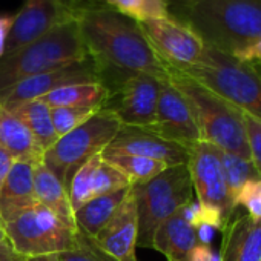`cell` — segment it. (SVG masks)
<instances>
[{"instance_id":"obj_12","label":"cell","mask_w":261,"mask_h":261,"mask_svg":"<svg viewBox=\"0 0 261 261\" xmlns=\"http://www.w3.org/2000/svg\"><path fill=\"white\" fill-rule=\"evenodd\" d=\"M71 19H74V5L66 0H25L22 8L14 14L5 54L36 42Z\"/></svg>"},{"instance_id":"obj_1","label":"cell","mask_w":261,"mask_h":261,"mask_svg":"<svg viewBox=\"0 0 261 261\" xmlns=\"http://www.w3.org/2000/svg\"><path fill=\"white\" fill-rule=\"evenodd\" d=\"M74 19L86 51L97 66L100 82L108 91L130 74L169 80L166 63L136 20L108 5H74Z\"/></svg>"},{"instance_id":"obj_21","label":"cell","mask_w":261,"mask_h":261,"mask_svg":"<svg viewBox=\"0 0 261 261\" xmlns=\"http://www.w3.org/2000/svg\"><path fill=\"white\" fill-rule=\"evenodd\" d=\"M34 194L37 203L54 212L63 223L77 227L68 189L43 162H39L34 168Z\"/></svg>"},{"instance_id":"obj_37","label":"cell","mask_w":261,"mask_h":261,"mask_svg":"<svg viewBox=\"0 0 261 261\" xmlns=\"http://www.w3.org/2000/svg\"><path fill=\"white\" fill-rule=\"evenodd\" d=\"M13 163H14V159L4 148H0V189H2V185H4L11 166H13ZM0 223H2V220H0Z\"/></svg>"},{"instance_id":"obj_43","label":"cell","mask_w":261,"mask_h":261,"mask_svg":"<svg viewBox=\"0 0 261 261\" xmlns=\"http://www.w3.org/2000/svg\"><path fill=\"white\" fill-rule=\"evenodd\" d=\"M98 2H101L103 5H108V7H112V4H114V0H98Z\"/></svg>"},{"instance_id":"obj_39","label":"cell","mask_w":261,"mask_h":261,"mask_svg":"<svg viewBox=\"0 0 261 261\" xmlns=\"http://www.w3.org/2000/svg\"><path fill=\"white\" fill-rule=\"evenodd\" d=\"M0 261H19V255L13 250L10 241L0 247Z\"/></svg>"},{"instance_id":"obj_13","label":"cell","mask_w":261,"mask_h":261,"mask_svg":"<svg viewBox=\"0 0 261 261\" xmlns=\"http://www.w3.org/2000/svg\"><path fill=\"white\" fill-rule=\"evenodd\" d=\"M92 82H100V75L92 59H86L83 62L33 75L0 91V105L7 109H13L22 103L42 98L59 88Z\"/></svg>"},{"instance_id":"obj_32","label":"cell","mask_w":261,"mask_h":261,"mask_svg":"<svg viewBox=\"0 0 261 261\" xmlns=\"http://www.w3.org/2000/svg\"><path fill=\"white\" fill-rule=\"evenodd\" d=\"M237 207H244L246 214L255 220L261 218V178L247 181L235 198Z\"/></svg>"},{"instance_id":"obj_3","label":"cell","mask_w":261,"mask_h":261,"mask_svg":"<svg viewBox=\"0 0 261 261\" xmlns=\"http://www.w3.org/2000/svg\"><path fill=\"white\" fill-rule=\"evenodd\" d=\"M168 69L169 82L185 95L192 109L201 140L224 152L250 160L244 112L185 74L172 68Z\"/></svg>"},{"instance_id":"obj_31","label":"cell","mask_w":261,"mask_h":261,"mask_svg":"<svg viewBox=\"0 0 261 261\" xmlns=\"http://www.w3.org/2000/svg\"><path fill=\"white\" fill-rule=\"evenodd\" d=\"M183 217L186 218V221L194 226L195 229L201 224H207L214 229H218L223 232L224 226H226V218L223 217V214L212 206L203 204L200 201H191L189 204H186L183 209Z\"/></svg>"},{"instance_id":"obj_19","label":"cell","mask_w":261,"mask_h":261,"mask_svg":"<svg viewBox=\"0 0 261 261\" xmlns=\"http://www.w3.org/2000/svg\"><path fill=\"white\" fill-rule=\"evenodd\" d=\"M39 162L14 160L0 189V220L4 226L23 209L37 203L34 194V168Z\"/></svg>"},{"instance_id":"obj_22","label":"cell","mask_w":261,"mask_h":261,"mask_svg":"<svg viewBox=\"0 0 261 261\" xmlns=\"http://www.w3.org/2000/svg\"><path fill=\"white\" fill-rule=\"evenodd\" d=\"M0 148L14 160L42 162L43 151L37 146L25 124L5 106L0 105Z\"/></svg>"},{"instance_id":"obj_30","label":"cell","mask_w":261,"mask_h":261,"mask_svg":"<svg viewBox=\"0 0 261 261\" xmlns=\"http://www.w3.org/2000/svg\"><path fill=\"white\" fill-rule=\"evenodd\" d=\"M101 108H75V106H60L51 108L53 124L56 134L60 137L66 136L75 127L86 123L91 117H94Z\"/></svg>"},{"instance_id":"obj_29","label":"cell","mask_w":261,"mask_h":261,"mask_svg":"<svg viewBox=\"0 0 261 261\" xmlns=\"http://www.w3.org/2000/svg\"><path fill=\"white\" fill-rule=\"evenodd\" d=\"M77 244L72 250L57 253V261H118L108 252H105L94 237L77 227Z\"/></svg>"},{"instance_id":"obj_4","label":"cell","mask_w":261,"mask_h":261,"mask_svg":"<svg viewBox=\"0 0 261 261\" xmlns=\"http://www.w3.org/2000/svg\"><path fill=\"white\" fill-rule=\"evenodd\" d=\"M91 59L75 19L53 28L36 42L0 59V91L33 75Z\"/></svg>"},{"instance_id":"obj_10","label":"cell","mask_w":261,"mask_h":261,"mask_svg":"<svg viewBox=\"0 0 261 261\" xmlns=\"http://www.w3.org/2000/svg\"><path fill=\"white\" fill-rule=\"evenodd\" d=\"M220 154L221 149L201 140L189 149V160L186 165L197 201L217 207L226 221H229L237 207L227 192Z\"/></svg>"},{"instance_id":"obj_5","label":"cell","mask_w":261,"mask_h":261,"mask_svg":"<svg viewBox=\"0 0 261 261\" xmlns=\"http://www.w3.org/2000/svg\"><path fill=\"white\" fill-rule=\"evenodd\" d=\"M172 69L203 85L244 114L261 120V71L253 65L206 46L197 63Z\"/></svg>"},{"instance_id":"obj_9","label":"cell","mask_w":261,"mask_h":261,"mask_svg":"<svg viewBox=\"0 0 261 261\" xmlns=\"http://www.w3.org/2000/svg\"><path fill=\"white\" fill-rule=\"evenodd\" d=\"M163 82L148 74L126 75L108 91L109 95L103 108L111 109L123 126L151 127L155 121Z\"/></svg>"},{"instance_id":"obj_8","label":"cell","mask_w":261,"mask_h":261,"mask_svg":"<svg viewBox=\"0 0 261 261\" xmlns=\"http://www.w3.org/2000/svg\"><path fill=\"white\" fill-rule=\"evenodd\" d=\"M13 250L22 258L57 255L77 244V227L63 223L54 212L36 203L5 224Z\"/></svg>"},{"instance_id":"obj_33","label":"cell","mask_w":261,"mask_h":261,"mask_svg":"<svg viewBox=\"0 0 261 261\" xmlns=\"http://www.w3.org/2000/svg\"><path fill=\"white\" fill-rule=\"evenodd\" d=\"M244 124H246V137L247 146L250 152V160L261 174V120L244 114Z\"/></svg>"},{"instance_id":"obj_7","label":"cell","mask_w":261,"mask_h":261,"mask_svg":"<svg viewBox=\"0 0 261 261\" xmlns=\"http://www.w3.org/2000/svg\"><path fill=\"white\" fill-rule=\"evenodd\" d=\"M121 127L118 117L111 109L101 108L86 123L60 137L43 154L42 162L68 189L77 169L91 157L101 154Z\"/></svg>"},{"instance_id":"obj_6","label":"cell","mask_w":261,"mask_h":261,"mask_svg":"<svg viewBox=\"0 0 261 261\" xmlns=\"http://www.w3.org/2000/svg\"><path fill=\"white\" fill-rule=\"evenodd\" d=\"M133 191L139 214L137 247L143 249H152L154 233L166 218L194 201L188 165L169 166L152 180L134 185Z\"/></svg>"},{"instance_id":"obj_40","label":"cell","mask_w":261,"mask_h":261,"mask_svg":"<svg viewBox=\"0 0 261 261\" xmlns=\"http://www.w3.org/2000/svg\"><path fill=\"white\" fill-rule=\"evenodd\" d=\"M166 2H168V5H169V11H174V10H177V8H180V7L186 5L188 2H191V0H166Z\"/></svg>"},{"instance_id":"obj_11","label":"cell","mask_w":261,"mask_h":261,"mask_svg":"<svg viewBox=\"0 0 261 261\" xmlns=\"http://www.w3.org/2000/svg\"><path fill=\"white\" fill-rule=\"evenodd\" d=\"M149 43L169 68H186L200 60L206 45L198 34L172 14L139 23Z\"/></svg>"},{"instance_id":"obj_2","label":"cell","mask_w":261,"mask_h":261,"mask_svg":"<svg viewBox=\"0 0 261 261\" xmlns=\"http://www.w3.org/2000/svg\"><path fill=\"white\" fill-rule=\"evenodd\" d=\"M171 14L206 46L232 56L261 39V0H191Z\"/></svg>"},{"instance_id":"obj_41","label":"cell","mask_w":261,"mask_h":261,"mask_svg":"<svg viewBox=\"0 0 261 261\" xmlns=\"http://www.w3.org/2000/svg\"><path fill=\"white\" fill-rule=\"evenodd\" d=\"M25 261H57L56 255H45V256H33V258H25Z\"/></svg>"},{"instance_id":"obj_36","label":"cell","mask_w":261,"mask_h":261,"mask_svg":"<svg viewBox=\"0 0 261 261\" xmlns=\"http://www.w3.org/2000/svg\"><path fill=\"white\" fill-rule=\"evenodd\" d=\"M13 23H14V14L0 13V59L5 56L7 42H8V36L13 28Z\"/></svg>"},{"instance_id":"obj_27","label":"cell","mask_w":261,"mask_h":261,"mask_svg":"<svg viewBox=\"0 0 261 261\" xmlns=\"http://www.w3.org/2000/svg\"><path fill=\"white\" fill-rule=\"evenodd\" d=\"M220 157H221V168H223L227 192L235 206V198H237V194L240 192V189L247 181L259 180L261 174L258 172V169L255 168L252 160H247V159H243V157H238V155H233V154H229L224 151H221Z\"/></svg>"},{"instance_id":"obj_23","label":"cell","mask_w":261,"mask_h":261,"mask_svg":"<svg viewBox=\"0 0 261 261\" xmlns=\"http://www.w3.org/2000/svg\"><path fill=\"white\" fill-rule=\"evenodd\" d=\"M30 130L37 146L43 151V154L54 146L59 140L56 129L53 124L51 106L46 105L42 98H36L27 103H22L13 109H10Z\"/></svg>"},{"instance_id":"obj_44","label":"cell","mask_w":261,"mask_h":261,"mask_svg":"<svg viewBox=\"0 0 261 261\" xmlns=\"http://www.w3.org/2000/svg\"><path fill=\"white\" fill-rule=\"evenodd\" d=\"M19 261H25V258H22V256H19Z\"/></svg>"},{"instance_id":"obj_14","label":"cell","mask_w":261,"mask_h":261,"mask_svg":"<svg viewBox=\"0 0 261 261\" xmlns=\"http://www.w3.org/2000/svg\"><path fill=\"white\" fill-rule=\"evenodd\" d=\"M148 129L154 130L160 137L178 143L188 149L201 142L200 129L188 100L169 80H165L162 83L155 111V121Z\"/></svg>"},{"instance_id":"obj_15","label":"cell","mask_w":261,"mask_h":261,"mask_svg":"<svg viewBox=\"0 0 261 261\" xmlns=\"http://www.w3.org/2000/svg\"><path fill=\"white\" fill-rule=\"evenodd\" d=\"M130 186H133V183L129 181L126 175L105 162L101 154H97L77 169L69 183L68 195L72 211L75 212L83 204L97 197Z\"/></svg>"},{"instance_id":"obj_20","label":"cell","mask_w":261,"mask_h":261,"mask_svg":"<svg viewBox=\"0 0 261 261\" xmlns=\"http://www.w3.org/2000/svg\"><path fill=\"white\" fill-rule=\"evenodd\" d=\"M197 244V230L186 221L181 209L159 226L152 240V249L163 253L168 261H188Z\"/></svg>"},{"instance_id":"obj_16","label":"cell","mask_w":261,"mask_h":261,"mask_svg":"<svg viewBox=\"0 0 261 261\" xmlns=\"http://www.w3.org/2000/svg\"><path fill=\"white\" fill-rule=\"evenodd\" d=\"M121 154L146 157L169 166L186 165L189 160V149L169 142L148 127L123 126L111 145L106 148Z\"/></svg>"},{"instance_id":"obj_25","label":"cell","mask_w":261,"mask_h":261,"mask_svg":"<svg viewBox=\"0 0 261 261\" xmlns=\"http://www.w3.org/2000/svg\"><path fill=\"white\" fill-rule=\"evenodd\" d=\"M108 89L101 82L92 83H77L59 88L42 100L51 108L60 106H75V108H103L108 100Z\"/></svg>"},{"instance_id":"obj_35","label":"cell","mask_w":261,"mask_h":261,"mask_svg":"<svg viewBox=\"0 0 261 261\" xmlns=\"http://www.w3.org/2000/svg\"><path fill=\"white\" fill-rule=\"evenodd\" d=\"M188 261H221V256H220V252L212 250L211 246H204L198 243L191 250Z\"/></svg>"},{"instance_id":"obj_26","label":"cell","mask_w":261,"mask_h":261,"mask_svg":"<svg viewBox=\"0 0 261 261\" xmlns=\"http://www.w3.org/2000/svg\"><path fill=\"white\" fill-rule=\"evenodd\" d=\"M101 157L105 162H108L115 169H118L123 175H126L129 181L133 183V186L152 180L154 177H157L168 168L165 163H160L146 157L121 154V152H115L111 149H105L101 152Z\"/></svg>"},{"instance_id":"obj_17","label":"cell","mask_w":261,"mask_h":261,"mask_svg":"<svg viewBox=\"0 0 261 261\" xmlns=\"http://www.w3.org/2000/svg\"><path fill=\"white\" fill-rule=\"evenodd\" d=\"M139 237L137 201L130 186L126 198L118 206L111 220L97 233L95 241L100 247L118 261H139L136 255Z\"/></svg>"},{"instance_id":"obj_34","label":"cell","mask_w":261,"mask_h":261,"mask_svg":"<svg viewBox=\"0 0 261 261\" xmlns=\"http://www.w3.org/2000/svg\"><path fill=\"white\" fill-rule=\"evenodd\" d=\"M235 57H238L243 62L253 65L258 71H261V39L255 40L253 43L246 46L243 51L237 53Z\"/></svg>"},{"instance_id":"obj_24","label":"cell","mask_w":261,"mask_h":261,"mask_svg":"<svg viewBox=\"0 0 261 261\" xmlns=\"http://www.w3.org/2000/svg\"><path fill=\"white\" fill-rule=\"evenodd\" d=\"M130 188L120 189L101 197H97L86 204H83L79 211L74 212L75 226L86 232L91 237H97V233L105 227V224L111 220V217L115 214L118 206L126 198Z\"/></svg>"},{"instance_id":"obj_18","label":"cell","mask_w":261,"mask_h":261,"mask_svg":"<svg viewBox=\"0 0 261 261\" xmlns=\"http://www.w3.org/2000/svg\"><path fill=\"white\" fill-rule=\"evenodd\" d=\"M223 233L221 261H261V218L233 212Z\"/></svg>"},{"instance_id":"obj_28","label":"cell","mask_w":261,"mask_h":261,"mask_svg":"<svg viewBox=\"0 0 261 261\" xmlns=\"http://www.w3.org/2000/svg\"><path fill=\"white\" fill-rule=\"evenodd\" d=\"M112 8L137 23L171 16L166 0H114Z\"/></svg>"},{"instance_id":"obj_42","label":"cell","mask_w":261,"mask_h":261,"mask_svg":"<svg viewBox=\"0 0 261 261\" xmlns=\"http://www.w3.org/2000/svg\"><path fill=\"white\" fill-rule=\"evenodd\" d=\"M7 241H8V237H7V232H5V226L0 223V247H2Z\"/></svg>"},{"instance_id":"obj_38","label":"cell","mask_w":261,"mask_h":261,"mask_svg":"<svg viewBox=\"0 0 261 261\" xmlns=\"http://www.w3.org/2000/svg\"><path fill=\"white\" fill-rule=\"evenodd\" d=\"M195 230H197V240H198V243L200 244H204V246H211V241L214 238L215 229L211 227V226H207V224H201Z\"/></svg>"}]
</instances>
